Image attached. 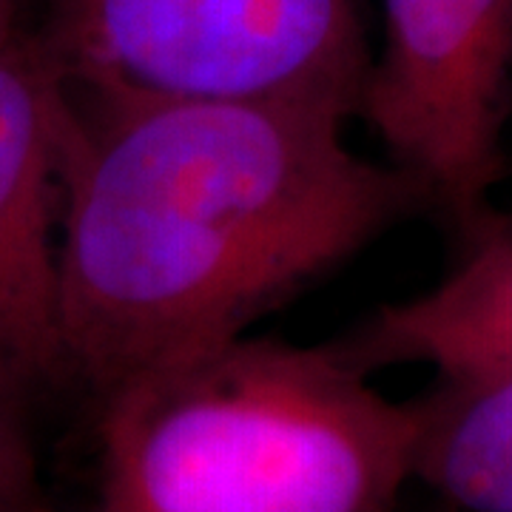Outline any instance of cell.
<instances>
[{"instance_id":"obj_9","label":"cell","mask_w":512,"mask_h":512,"mask_svg":"<svg viewBox=\"0 0 512 512\" xmlns=\"http://www.w3.org/2000/svg\"><path fill=\"white\" fill-rule=\"evenodd\" d=\"M20 26V0H0V43Z\"/></svg>"},{"instance_id":"obj_6","label":"cell","mask_w":512,"mask_h":512,"mask_svg":"<svg viewBox=\"0 0 512 512\" xmlns=\"http://www.w3.org/2000/svg\"><path fill=\"white\" fill-rule=\"evenodd\" d=\"M453 237L456 259L436 285L333 342L353 365L370 376L396 365L512 376V211L490 205Z\"/></svg>"},{"instance_id":"obj_3","label":"cell","mask_w":512,"mask_h":512,"mask_svg":"<svg viewBox=\"0 0 512 512\" xmlns=\"http://www.w3.org/2000/svg\"><path fill=\"white\" fill-rule=\"evenodd\" d=\"M40 35L83 97L291 100L359 117L356 0H43Z\"/></svg>"},{"instance_id":"obj_4","label":"cell","mask_w":512,"mask_h":512,"mask_svg":"<svg viewBox=\"0 0 512 512\" xmlns=\"http://www.w3.org/2000/svg\"><path fill=\"white\" fill-rule=\"evenodd\" d=\"M359 117L450 231L490 208L510 171L512 0H382Z\"/></svg>"},{"instance_id":"obj_2","label":"cell","mask_w":512,"mask_h":512,"mask_svg":"<svg viewBox=\"0 0 512 512\" xmlns=\"http://www.w3.org/2000/svg\"><path fill=\"white\" fill-rule=\"evenodd\" d=\"M94 407L89 512H402L416 413L330 345L245 333Z\"/></svg>"},{"instance_id":"obj_1","label":"cell","mask_w":512,"mask_h":512,"mask_svg":"<svg viewBox=\"0 0 512 512\" xmlns=\"http://www.w3.org/2000/svg\"><path fill=\"white\" fill-rule=\"evenodd\" d=\"M350 117L291 100L83 97L57 140L69 390L111 387L251 333L396 225L430 214Z\"/></svg>"},{"instance_id":"obj_7","label":"cell","mask_w":512,"mask_h":512,"mask_svg":"<svg viewBox=\"0 0 512 512\" xmlns=\"http://www.w3.org/2000/svg\"><path fill=\"white\" fill-rule=\"evenodd\" d=\"M410 404L413 484L447 512H512V376L436 373Z\"/></svg>"},{"instance_id":"obj_8","label":"cell","mask_w":512,"mask_h":512,"mask_svg":"<svg viewBox=\"0 0 512 512\" xmlns=\"http://www.w3.org/2000/svg\"><path fill=\"white\" fill-rule=\"evenodd\" d=\"M32 384L0 356V512H57L43 478Z\"/></svg>"},{"instance_id":"obj_5","label":"cell","mask_w":512,"mask_h":512,"mask_svg":"<svg viewBox=\"0 0 512 512\" xmlns=\"http://www.w3.org/2000/svg\"><path fill=\"white\" fill-rule=\"evenodd\" d=\"M69 86L37 32L0 43V356L37 393L69 390L57 285V140Z\"/></svg>"}]
</instances>
